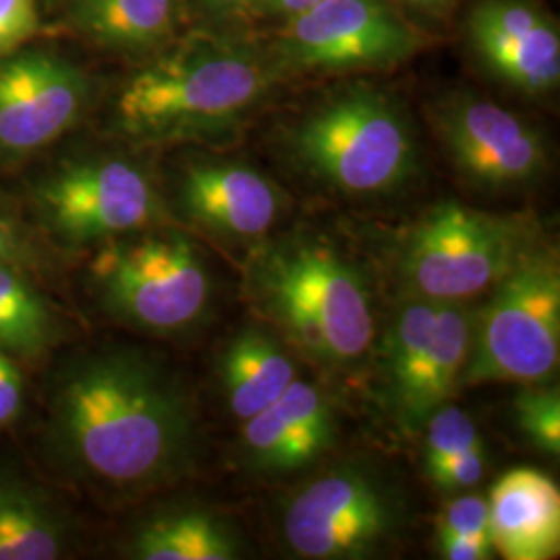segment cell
I'll return each instance as SVG.
<instances>
[{"label":"cell","instance_id":"cell-1","mask_svg":"<svg viewBox=\"0 0 560 560\" xmlns=\"http://www.w3.org/2000/svg\"><path fill=\"white\" fill-rule=\"evenodd\" d=\"M50 439L71 476L133 497L187 474L198 421L187 390L164 363L140 349L110 347L73 361L62 374Z\"/></svg>","mask_w":560,"mask_h":560},{"label":"cell","instance_id":"cell-2","mask_svg":"<svg viewBox=\"0 0 560 560\" xmlns=\"http://www.w3.org/2000/svg\"><path fill=\"white\" fill-rule=\"evenodd\" d=\"M277 71L275 59L252 46L194 32L125 80L113 127L136 145L221 140L260 104Z\"/></svg>","mask_w":560,"mask_h":560},{"label":"cell","instance_id":"cell-3","mask_svg":"<svg viewBox=\"0 0 560 560\" xmlns=\"http://www.w3.org/2000/svg\"><path fill=\"white\" fill-rule=\"evenodd\" d=\"M243 291L284 342L322 368L355 365L376 339L363 270L318 235L261 241L243 266Z\"/></svg>","mask_w":560,"mask_h":560},{"label":"cell","instance_id":"cell-4","mask_svg":"<svg viewBox=\"0 0 560 560\" xmlns=\"http://www.w3.org/2000/svg\"><path fill=\"white\" fill-rule=\"evenodd\" d=\"M301 168L349 196H382L402 187L418 166L411 122L378 90L355 85L330 96L289 131Z\"/></svg>","mask_w":560,"mask_h":560},{"label":"cell","instance_id":"cell-5","mask_svg":"<svg viewBox=\"0 0 560 560\" xmlns=\"http://www.w3.org/2000/svg\"><path fill=\"white\" fill-rule=\"evenodd\" d=\"M88 279L113 320L145 335H183L212 305L210 270L196 243L179 231L152 226L104 243Z\"/></svg>","mask_w":560,"mask_h":560},{"label":"cell","instance_id":"cell-6","mask_svg":"<svg viewBox=\"0 0 560 560\" xmlns=\"http://www.w3.org/2000/svg\"><path fill=\"white\" fill-rule=\"evenodd\" d=\"M560 268L550 247L532 241L476 310L460 386L544 384L559 370Z\"/></svg>","mask_w":560,"mask_h":560},{"label":"cell","instance_id":"cell-7","mask_svg":"<svg viewBox=\"0 0 560 560\" xmlns=\"http://www.w3.org/2000/svg\"><path fill=\"white\" fill-rule=\"evenodd\" d=\"M532 241L520 219L442 201L405 235L399 270L413 298L469 303L490 291Z\"/></svg>","mask_w":560,"mask_h":560},{"label":"cell","instance_id":"cell-8","mask_svg":"<svg viewBox=\"0 0 560 560\" xmlns=\"http://www.w3.org/2000/svg\"><path fill=\"white\" fill-rule=\"evenodd\" d=\"M407 502L370 463H342L287 502L280 525L289 548L310 560L370 559L399 538Z\"/></svg>","mask_w":560,"mask_h":560},{"label":"cell","instance_id":"cell-9","mask_svg":"<svg viewBox=\"0 0 560 560\" xmlns=\"http://www.w3.org/2000/svg\"><path fill=\"white\" fill-rule=\"evenodd\" d=\"M36 212L67 247H101L156 226L162 200L148 171L122 156L62 162L36 187Z\"/></svg>","mask_w":560,"mask_h":560},{"label":"cell","instance_id":"cell-10","mask_svg":"<svg viewBox=\"0 0 560 560\" xmlns=\"http://www.w3.org/2000/svg\"><path fill=\"white\" fill-rule=\"evenodd\" d=\"M420 32L386 0H322L284 21L272 59L293 71L386 69L416 57Z\"/></svg>","mask_w":560,"mask_h":560},{"label":"cell","instance_id":"cell-11","mask_svg":"<svg viewBox=\"0 0 560 560\" xmlns=\"http://www.w3.org/2000/svg\"><path fill=\"white\" fill-rule=\"evenodd\" d=\"M90 101L88 73L55 50L23 46L0 57V159L46 150L80 122Z\"/></svg>","mask_w":560,"mask_h":560},{"label":"cell","instance_id":"cell-12","mask_svg":"<svg viewBox=\"0 0 560 560\" xmlns=\"http://www.w3.org/2000/svg\"><path fill=\"white\" fill-rule=\"evenodd\" d=\"M451 161L483 189H517L546 173L540 133L520 115L474 94H453L432 110Z\"/></svg>","mask_w":560,"mask_h":560},{"label":"cell","instance_id":"cell-13","mask_svg":"<svg viewBox=\"0 0 560 560\" xmlns=\"http://www.w3.org/2000/svg\"><path fill=\"white\" fill-rule=\"evenodd\" d=\"M467 38L486 69L517 92L540 96L559 85V30L525 0H480L467 15Z\"/></svg>","mask_w":560,"mask_h":560},{"label":"cell","instance_id":"cell-14","mask_svg":"<svg viewBox=\"0 0 560 560\" xmlns=\"http://www.w3.org/2000/svg\"><path fill=\"white\" fill-rule=\"evenodd\" d=\"M282 203L279 187L243 162H191L180 175L183 214L219 240H261L279 222Z\"/></svg>","mask_w":560,"mask_h":560},{"label":"cell","instance_id":"cell-15","mask_svg":"<svg viewBox=\"0 0 560 560\" xmlns=\"http://www.w3.org/2000/svg\"><path fill=\"white\" fill-rule=\"evenodd\" d=\"M335 434L330 400L316 384L298 378L272 405L243 421L241 453L252 471L287 476L320 459Z\"/></svg>","mask_w":560,"mask_h":560},{"label":"cell","instance_id":"cell-16","mask_svg":"<svg viewBox=\"0 0 560 560\" xmlns=\"http://www.w3.org/2000/svg\"><path fill=\"white\" fill-rule=\"evenodd\" d=\"M476 307L439 303L430 339L411 372L384 397L390 418L400 430L418 432L428 418L460 388L471 351Z\"/></svg>","mask_w":560,"mask_h":560},{"label":"cell","instance_id":"cell-17","mask_svg":"<svg viewBox=\"0 0 560 560\" xmlns=\"http://www.w3.org/2000/svg\"><path fill=\"white\" fill-rule=\"evenodd\" d=\"M490 540L506 560H550L560 548V492L532 467H517L492 486Z\"/></svg>","mask_w":560,"mask_h":560},{"label":"cell","instance_id":"cell-18","mask_svg":"<svg viewBox=\"0 0 560 560\" xmlns=\"http://www.w3.org/2000/svg\"><path fill=\"white\" fill-rule=\"evenodd\" d=\"M67 20L85 40L113 52H159L179 32L185 0H65Z\"/></svg>","mask_w":560,"mask_h":560},{"label":"cell","instance_id":"cell-19","mask_svg":"<svg viewBox=\"0 0 560 560\" xmlns=\"http://www.w3.org/2000/svg\"><path fill=\"white\" fill-rule=\"evenodd\" d=\"M219 370L226 405L241 423L272 405L298 381L284 340L258 326L243 328L229 340Z\"/></svg>","mask_w":560,"mask_h":560},{"label":"cell","instance_id":"cell-20","mask_svg":"<svg viewBox=\"0 0 560 560\" xmlns=\"http://www.w3.org/2000/svg\"><path fill=\"white\" fill-rule=\"evenodd\" d=\"M243 552L237 532L206 509L166 511L133 534L129 555L140 560H233Z\"/></svg>","mask_w":560,"mask_h":560},{"label":"cell","instance_id":"cell-21","mask_svg":"<svg viewBox=\"0 0 560 560\" xmlns=\"http://www.w3.org/2000/svg\"><path fill=\"white\" fill-rule=\"evenodd\" d=\"M67 541V525L40 488L0 474V560H57Z\"/></svg>","mask_w":560,"mask_h":560},{"label":"cell","instance_id":"cell-22","mask_svg":"<svg viewBox=\"0 0 560 560\" xmlns=\"http://www.w3.org/2000/svg\"><path fill=\"white\" fill-rule=\"evenodd\" d=\"M62 339V324L27 268L0 261V351L38 360Z\"/></svg>","mask_w":560,"mask_h":560},{"label":"cell","instance_id":"cell-23","mask_svg":"<svg viewBox=\"0 0 560 560\" xmlns=\"http://www.w3.org/2000/svg\"><path fill=\"white\" fill-rule=\"evenodd\" d=\"M425 441H423V469L430 471L432 467L441 465L444 460L459 457L463 453L483 448L480 432L476 421L469 413L460 411L459 407L442 405L428 421L423 423Z\"/></svg>","mask_w":560,"mask_h":560},{"label":"cell","instance_id":"cell-24","mask_svg":"<svg viewBox=\"0 0 560 560\" xmlns=\"http://www.w3.org/2000/svg\"><path fill=\"white\" fill-rule=\"evenodd\" d=\"M515 420L521 434L538 451L550 457H559V388H525L515 399Z\"/></svg>","mask_w":560,"mask_h":560},{"label":"cell","instance_id":"cell-25","mask_svg":"<svg viewBox=\"0 0 560 560\" xmlns=\"http://www.w3.org/2000/svg\"><path fill=\"white\" fill-rule=\"evenodd\" d=\"M448 540H476L492 546L488 501L483 497L463 494L444 506L439 521V544Z\"/></svg>","mask_w":560,"mask_h":560},{"label":"cell","instance_id":"cell-26","mask_svg":"<svg viewBox=\"0 0 560 560\" xmlns=\"http://www.w3.org/2000/svg\"><path fill=\"white\" fill-rule=\"evenodd\" d=\"M40 32L36 0H0V57L27 46Z\"/></svg>","mask_w":560,"mask_h":560},{"label":"cell","instance_id":"cell-27","mask_svg":"<svg viewBox=\"0 0 560 560\" xmlns=\"http://www.w3.org/2000/svg\"><path fill=\"white\" fill-rule=\"evenodd\" d=\"M483 469H486V451L478 448V451H469L459 457L444 460L425 474L439 490L455 494L478 486L483 478Z\"/></svg>","mask_w":560,"mask_h":560},{"label":"cell","instance_id":"cell-28","mask_svg":"<svg viewBox=\"0 0 560 560\" xmlns=\"http://www.w3.org/2000/svg\"><path fill=\"white\" fill-rule=\"evenodd\" d=\"M0 261L15 264L27 270H34L40 261V256L30 237L2 208H0Z\"/></svg>","mask_w":560,"mask_h":560},{"label":"cell","instance_id":"cell-29","mask_svg":"<svg viewBox=\"0 0 560 560\" xmlns=\"http://www.w3.org/2000/svg\"><path fill=\"white\" fill-rule=\"evenodd\" d=\"M25 384L18 360L0 351V428L11 425L23 409Z\"/></svg>","mask_w":560,"mask_h":560},{"label":"cell","instance_id":"cell-30","mask_svg":"<svg viewBox=\"0 0 560 560\" xmlns=\"http://www.w3.org/2000/svg\"><path fill=\"white\" fill-rule=\"evenodd\" d=\"M322 0H243L241 15H249L256 20H293L300 13L310 11Z\"/></svg>","mask_w":560,"mask_h":560},{"label":"cell","instance_id":"cell-31","mask_svg":"<svg viewBox=\"0 0 560 560\" xmlns=\"http://www.w3.org/2000/svg\"><path fill=\"white\" fill-rule=\"evenodd\" d=\"M441 555L446 560H486L492 557L494 548L490 544L476 540H448L439 544Z\"/></svg>","mask_w":560,"mask_h":560},{"label":"cell","instance_id":"cell-32","mask_svg":"<svg viewBox=\"0 0 560 560\" xmlns=\"http://www.w3.org/2000/svg\"><path fill=\"white\" fill-rule=\"evenodd\" d=\"M201 11L212 18H224L240 13L243 0H198Z\"/></svg>","mask_w":560,"mask_h":560},{"label":"cell","instance_id":"cell-33","mask_svg":"<svg viewBox=\"0 0 560 560\" xmlns=\"http://www.w3.org/2000/svg\"><path fill=\"white\" fill-rule=\"evenodd\" d=\"M402 2H407V4H411L416 9H421V11H442V9H446L455 0H402Z\"/></svg>","mask_w":560,"mask_h":560}]
</instances>
